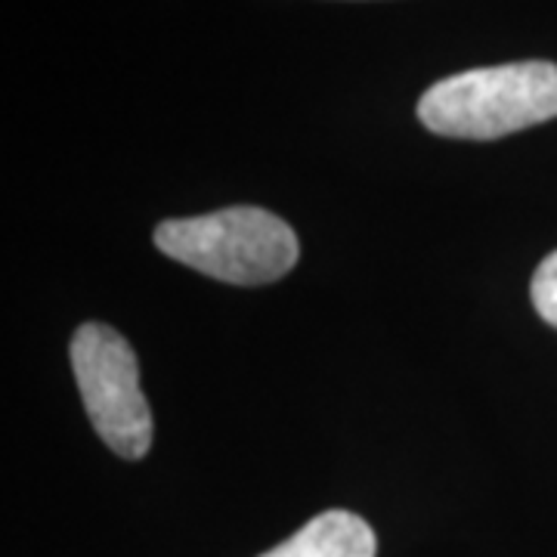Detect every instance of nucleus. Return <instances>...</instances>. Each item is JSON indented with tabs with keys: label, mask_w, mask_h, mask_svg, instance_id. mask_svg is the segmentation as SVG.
<instances>
[{
	"label": "nucleus",
	"mask_w": 557,
	"mask_h": 557,
	"mask_svg": "<svg viewBox=\"0 0 557 557\" xmlns=\"http://www.w3.org/2000/svg\"><path fill=\"white\" fill-rule=\"evenodd\" d=\"M421 124L456 139H498L557 119L555 62H508L437 81L418 100Z\"/></svg>",
	"instance_id": "nucleus-1"
},
{
	"label": "nucleus",
	"mask_w": 557,
	"mask_h": 557,
	"mask_svg": "<svg viewBox=\"0 0 557 557\" xmlns=\"http://www.w3.org/2000/svg\"><path fill=\"white\" fill-rule=\"evenodd\" d=\"M161 255L230 285H270L295 270V230L255 205L223 208L201 218L164 220L156 226Z\"/></svg>",
	"instance_id": "nucleus-2"
},
{
	"label": "nucleus",
	"mask_w": 557,
	"mask_h": 557,
	"mask_svg": "<svg viewBox=\"0 0 557 557\" xmlns=\"http://www.w3.org/2000/svg\"><path fill=\"white\" fill-rule=\"evenodd\" d=\"M72 372L102 443L137 461L152 446V412L139 391V362L127 338L102 322H84L72 338Z\"/></svg>",
	"instance_id": "nucleus-3"
},
{
	"label": "nucleus",
	"mask_w": 557,
	"mask_h": 557,
	"mask_svg": "<svg viewBox=\"0 0 557 557\" xmlns=\"http://www.w3.org/2000/svg\"><path fill=\"white\" fill-rule=\"evenodd\" d=\"M375 530L350 511H322L260 557H375Z\"/></svg>",
	"instance_id": "nucleus-4"
},
{
	"label": "nucleus",
	"mask_w": 557,
	"mask_h": 557,
	"mask_svg": "<svg viewBox=\"0 0 557 557\" xmlns=\"http://www.w3.org/2000/svg\"><path fill=\"white\" fill-rule=\"evenodd\" d=\"M530 295H533V307H536L539 317L557 329V251H552L539 263Z\"/></svg>",
	"instance_id": "nucleus-5"
}]
</instances>
